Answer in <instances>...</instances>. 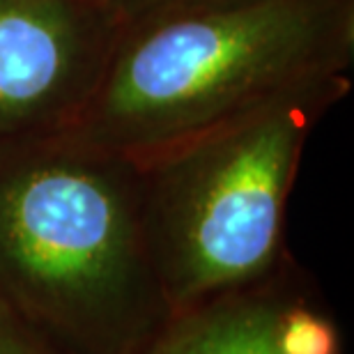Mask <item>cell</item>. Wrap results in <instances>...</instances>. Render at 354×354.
I'll return each instance as SVG.
<instances>
[{
    "instance_id": "obj_8",
    "label": "cell",
    "mask_w": 354,
    "mask_h": 354,
    "mask_svg": "<svg viewBox=\"0 0 354 354\" xmlns=\"http://www.w3.org/2000/svg\"><path fill=\"white\" fill-rule=\"evenodd\" d=\"M187 3V0H106V5L111 7V12L120 19V24L131 21L136 17H143L147 12L161 10V7Z\"/></svg>"
},
{
    "instance_id": "obj_6",
    "label": "cell",
    "mask_w": 354,
    "mask_h": 354,
    "mask_svg": "<svg viewBox=\"0 0 354 354\" xmlns=\"http://www.w3.org/2000/svg\"><path fill=\"white\" fill-rule=\"evenodd\" d=\"M281 354H341V336L334 322L295 290L279 324Z\"/></svg>"
},
{
    "instance_id": "obj_4",
    "label": "cell",
    "mask_w": 354,
    "mask_h": 354,
    "mask_svg": "<svg viewBox=\"0 0 354 354\" xmlns=\"http://www.w3.org/2000/svg\"><path fill=\"white\" fill-rule=\"evenodd\" d=\"M120 26L97 0H0V147L74 122Z\"/></svg>"
},
{
    "instance_id": "obj_5",
    "label": "cell",
    "mask_w": 354,
    "mask_h": 354,
    "mask_svg": "<svg viewBox=\"0 0 354 354\" xmlns=\"http://www.w3.org/2000/svg\"><path fill=\"white\" fill-rule=\"evenodd\" d=\"M292 295L281 260L251 286L173 310L138 354H281V313Z\"/></svg>"
},
{
    "instance_id": "obj_2",
    "label": "cell",
    "mask_w": 354,
    "mask_h": 354,
    "mask_svg": "<svg viewBox=\"0 0 354 354\" xmlns=\"http://www.w3.org/2000/svg\"><path fill=\"white\" fill-rule=\"evenodd\" d=\"M352 60L354 0H187L120 26L62 133L140 164Z\"/></svg>"
},
{
    "instance_id": "obj_7",
    "label": "cell",
    "mask_w": 354,
    "mask_h": 354,
    "mask_svg": "<svg viewBox=\"0 0 354 354\" xmlns=\"http://www.w3.org/2000/svg\"><path fill=\"white\" fill-rule=\"evenodd\" d=\"M0 354H67L0 308Z\"/></svg>"
},
{
    "instance_id": "obj_3",
    "label": "cell",
    "mask_w": 354,
    "mask_h": 354,
    "mask_svg": "<svg viewBox=\"0 0 354 354\" xmlns=\"http://www.w3.org/2000/svg\"><path fill=\"white\" fill-rule=\"evenodd\" d=\"M350 88V74L304 83L140 161L154 265L173 310L279 267L301 150Z\"/></svg>"
},
{
    "instance_id": "obj_9",
    "label": "cell",
    "mask_w": 354,
    "mask_h": 354,
    "mask_svg": "<svg viewBox=\"0 0 354 354\" xmlns=\"http://www.w3.org/2000/svg\"><path fill=\"white\" fill-rule=\"evenodd\" d=\"M97 3H104L106 5V0H97ZM106 7H109V5H106Z\"/></svg>"
},
{
    "instance_id": "obj_1",
    "label": "cell",
    "mask_w": 354,
    "mask_h": 354,
    "mask_svg": "<svg viewBox=\"0 0 354 354\" xmlns=\"http://www.w3.org/2000/svg\"><path fill=\"white\" fill-rule=\"evenodd\" d=\"M0 308L67 354H138L173 308L136 161L67 133L0 147Z\"/></svg>"
}]
</instances>
